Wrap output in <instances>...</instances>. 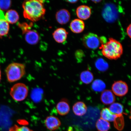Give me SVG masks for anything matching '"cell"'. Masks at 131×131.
I'll return each mask as SVG.
<instances>
[{
  "label": "cell",
  "mask_w": 131,
  "mask_h": 131,
  "mask_svg": "<svg viewBox=\"0 0 131 131\" xmlns=\"http://www.w3.org/2000/svg\"><path fill=\"white\" fill-rule=\"evenodd\" d=\"M101 99L104 104H112L115 101V98L112 91L109 90H106L103 91L101 94Z\"/></svg>",
  "instance_id": "obj_14"
},
{
  "label": "cell",
  "mask_w": 131,
  "mask_h": 131,
  "mask_svg": "<svg viewBox=\"0 0 131 131\" xmlns=\"http://www.w3.org/2000/svg\"><path fill=\"white\" fill-rule=\"evenodd\" d=\"M1 54H0V61H1Z\"/></svg>",
  "instance_id": "obj_34"
},
{
  "label": "cell",
  "mask_w": 131,
  "mask_h": 131,
  "mask_svg": "<svg viewBox=\"0 0 131 131\" xmlns=\"http://www.w3.org/2000/svg\"><path fill=\"white\" fill-rule=\"evenodd\" d=\"M68 34L65 29L60 28L54 31L53 36L56 41L58 43H62L66 40Z\"/></svg>",
  "instance_id": "obj_11"
},
{
  "label": "cell",
  "mask_w": 131,
  "mask_h": 131,
  "mask_svg": "<svg viewBox=\"0 0 131 131\" xmlns=\"http://www.w3.org/2000/svg\"><path fill=\"white\" fill-rule=\"evenodd\" d=\"M127 32L128 36L131 39V24L129 25L127 27Z\"/></svg>",
  "instance_id": "obj_29"
},
{
  "label": "cell",
  "mask_w": 131,
  "mask_h": 131,
  "mask_svg": "<svg viewBox=\"0 0 131 131\" xmlns=\"http://www.w3.org/2000/svg\"><path fill=\"white\" fill-rule=\"evenodd\" d=\"M9 131H33L29 129V128L25 126H18L15 125L11 127Z\"/></svg>",
  "instance_id": "obj_26"
},
{
  "label": "cell",
  "mask_w": 131,
  "mask_h": 131,
  "mask_svg": "<svg viewBox=\"0 0 131 131\" xmlns=\"http://www.w3.org/2000/svg\"><path fill=\"white\" fill-rule=\"evenodd\" d=\"M11 1H0V9L2 10H6L9 9L11 5Z\"/></svg>",
  "instance_id": "obj_25"
},
{
  "label": "cell",
  "mask_w": 131,
  "mask_h": 131,
  "mask_svg": "<svg viewBox=\"0 0 131 131\" xmlns=\"http://www.w3.org/2000/svg\"><path fill=\"white\" fill-rule=\"evenodd\" d=\"M112 89L114 94L119 96L125 95L128 91V86L127 83L122 81L115 82L112 85Z\"/></svg>",
  "instance_id": "obj_6"
},
{
  "label": "cell",
  "mask_w": 131,
  "mask_h": 131,
  "mask_svg": "<svg viewBox=\"0 0 131 131\" xmlns=\"http://www.w3.org/2000/svg\"><path fill=\"white\" fill-rule=\"evenodd\" d=\"M96 68L99 71H105L109 68V65L107 62L102 58L97 59L95 63Z\"/></svg>",
  "instance_id": "obj_21"
},
{
  "label": "cell",
  "mask_w": 131,
  "mask_h": 131,
  "mask_svg": "<svg viewBox=\"0 0 131 131\" xmlns=\"http://www.w3.org/2000/svg\"><path fill=\"white\" fill-rule=\"evenodd\" d=\"M56 18L59 24L61 25L66 24L70 20V13L66 9H60L57 12Z\"/></svg>",
  "instance_id": "obj_8"
},
{
  "label": "cell",
  "mask_w": 131,
  "mask_h": 131,
  "mask_svg": "<svg viewBox=\"0 0 131 131\" xmlns=\"http://www.w3.org/2000/svg\"><path fill=\"white\" fill-rule=\"evenodd\" d=\"M109 109L111 112L115 114H122L123 111V106L122 104L118 103H113Z\"/></svg>",
  "instance_id": "obj_22"
},
{
  "label": "cell",
  "mask_w": 131,
  "mask_h": 131,
  "mask_svg": "<svg viewBox=\"0 0 131 131\" xmlns=\"http://www.w3.org/2000/svg\"><path fill=\"white\" fill-rule=\"evenodd\" d=\"M82 41L85 47L91 49H97L101 44L100 38L98 36L91 32L88 33L83 36Z\"/></svg>",
  "instance_id": "obj_5"
},
{
  "label": "cell",
  "mask_w": 131,
  "mask_h": 131,
  "mask_svg": "<svg viewBox=\"0 0 131 131\" xmlns=\"http://www.w3.org/2000/svg\"><path fill=\"white\" fill-rule=\"evenodd\" d=\"M46 127L49 130H55L58 129L61 125V123L58 117L53 116L47 117L45 121Z\"/></svg>",
  "instance_id": "obj_7"
},
{
  "label": "cell",
  "mask_w": 131,
  "mask_h": 131,
  "mask_svg": "<svg viewBox=\"0 0 131 131\" xmlns=\"http://www.w3.org/2000/svg\"><path fill=\"white\" fill-rule=\"evenodd\" d=\"M70 27L72 32L75 34H79L84 30L85 24L81 19H75L70 23Z\"/></svg>",
  "instance_id": "obj_13"
},
{
  "label": "cell",
  "mask_w": 131,
  "mask_h": 131,
  "mask_svg": "<svg viewBox=\"0 0 131 131\" xmlns=\"http://www.w3.org/2000/svg\"><path fill=\"white\" fill-rule=\"evenodd\" d=\"M100 49L102 50V54L110 60H117L122 55L123 50L122 46L118 41L110 38L109 41L101 44Z\"/></svg>",
  "instance_id": "obj_2"
},
{
  "label": "cell",
  "mask_w": 131,
  "mask_h": 131,
  "mask_svg": "<svg viewBox=\"0 0 131 131\" xmlns=\"http://www.w3.org/2000/svg\"><path fill=\"white\" fill-rule=\"evenodd\" d=\"M6 21L8 23L14 24L19 20V16L16 11L14 10H10L6 13L5 15Z\"/></svg>",
  "instance_id": "obj_16"
},
{
  "label": "cell",
  "mask_w": 131,
  "mask_h": 131,
  "mask_svg": "<svg viewBox=\"0 0 131 131\" xmlns=\"http://www.w3.org/2000/svg\"><path fill=\"white\" fill-rule=\"evenodd\" d=\"M6 20L4 13L2 10L0 9V23Z\"/></svg>",
  "instance_id": "obj_28"
},
{
  "label": "cell",
  "mask_w": 131,
  "mask_h": 131,
  "mask_svg": "<svg viewBox=\"0 0 131 131\" xmlns=\"http://www.w3.org/2000/svg\"><path fill=\"white\" fill-rule=\"evenodd\" d=\"M101 118L107 122H114L118 115L113 113L107 108L102 109L101 113Z\"/></svg>",
  "instance_id": "obj_17"
},
{
  "label": "cell",
  "mask_w": 131,
  "mask_h": 131,
  "mask_svg": "<svg viewBox=\"0 0 131 131\" xmlns=\"http://www.w3.org/2000/svg\"><path fill=\"white\" fill-rule=\"evenodd\" d=\"M1 69H0V82L1 81Z\"/></svg>",
  "instance_id": "obj_32"
},
{
  "label": "cell",
  "mask_w": 131,
  "mask_h": 131,
  "mask_svg": "<svg viewBox=\"0 0 131 131\" xmlns=\"http://www.w3.org/2000/svg\"><path fill=\"white\" fill-rule=\"evenodd\" d=\"M96 127L99 131H108L110 128V124L109 122L101 118L96 122Z\"/></svg>",
  "instance_id": "obj_19"
},
{
  "label": "cell",
  "mask_w": 131,
  "mask_h": 131,
  "mask_svg": "<svg viewBox=\"0 0 131 131\" xmlns=\"http://www.w3.org/2000/svg\"><path fill=\"white\" fill-rule=\"evenodd\" d=\"M78 1H66L67 2L69 3H71V4H74L78 2Z\"/></svg>",
  "instance_id": "obj_30"
},
{
  "label": "cell",
  "mask_w": 131,
  "mask_h": 131,
  "mask_svg": "<svg viewBox=\"0 0 131 131\" xmlns=\"http://www.w3.org/2000/svg\"><path fill=\"white\" fill-rule=\"evenodd\" d=\"M81 81L86 84H89L94 79V76L91 72L89 70L83 71L81 73L80 76Z\"/></svg>",
  "instance_id": "obj_18"
},
{
  "label": "cell",
  "mask_w": 131,
  "mask_h": 131,
  "mask_svg": "<svg viewBox=\"0 0 131 131\" xmlns=\"http://www.w3.org/2000/svg\"><path fill=\"white\" fill-rule=\"evenodd\" d=\"M130 118L131 119V110L130 111Z\"/></svg>",
  "instance_id": "obj_33"
},
{
  "label": "cell",
  "mask_w": 131,
  "mask_h": 131,
  "mask_svg": "<svg viewBox=\"0 0 131 131\" xmlns=\"http://www.w3.org/2000/svg\"><path fill=\"white\" fill-rule=\"evenodd\" d=\"M87 110V107L84 103L78 101L74 104L73 111L74 113L77 116H81L85 114Z\"/></svg>",
  "instance_id": "obj_15"
},
{
  "label": "cell",
  "mask_w": 131,
  "mask_h": 131,
  "mask_svg": "<svg viewBox=\"0 0 131 131\" xmlns=\"http://www.w3.org/2000/svg\"><path fill=\"white\" fill-rule=\"evenodd\" d=\"M24 34L25 39L27 43L32 45L38 43L40 37L38 32L36 30L30 29Z\"/></svg>",
  "instance_id": "obj_10"
},
{
  "label": "cell",
  "mask_w": 131,
  "mask_h": 131,
  "mask_svg": "<svg viewBox=\"0 0 131 131\" xmlns=\"http://www.w3.org/2000/svg\"><path fill=\"white\" fill-rule=\"evenodd\" d=\"M75 56L77 61L81 62L84 56V53L83 51L78 50L75 52Z\"/></svg>",
  "instance_id": "obj_27"
},
{
  "label": "cell",
  "mask_w": 131,
  "mask_h": 131,
  "mask_svg": "<svg viewBox=\"0 0 131 131\" xmlns=\"http://www.w3.org/2000/svg\"><path fill=\"white\" fill-rule=\"evenodd\" d=\"M5 72L8 81L14 82L21 79L25 74V66L20 63H11L6 68Z\"/></svg>",
  "instance_id": "obj_3"
},
{
  "label": "cell",
  "mask_w": 131,
  "mask_h": 131,
  "mask_svg": "<svg viewBox=\"0 0 131 131\" xmlns=\"http://www.w3.org/2000/svg\"><path fill=\"white\" fill-rule=\"evenodd\" d=\"M56 110L58 114L61 116L66 115L69 112L70 108L68 100L63 99L58 103Z\"/></svg>",
  "instance_id": "obj_12"
},
{
  "label": "cell",
  "mask_w": 131,
  "mask_h": 131,
  "mask_svg": "<svg viewBox=\"0 0 131 131\" xmlns=\"http://www.w3.org/2000/svg\"><path fill=\"white\" fill-rule=\"evenodd\" d=\"M22 7L24 17L33 22L40 20L45 14L46 10L43 1H25L23 3Z\"/></svg>",
  "instance_id": "obj_1"
},
{
  "label": "cell",
  "mask_w": 131,
  "mask_h": 131,
  "mask_svg": "<svg viewBox=\"0 0 131 131\" xmlns=\"http://www.w3.org/2000/svg\"><path fill=\"white\" fill-rule=\"evenodd\" d=\"M114 126L118 130H121L124 128V121L122 114L118 115L114 122Z\"/></svg>",
  "instance_id": "obj_23"
},
{
  "label": "cell",
  "mask_w": 131,
  "mask_h": 131,
  "mask_svg": "<svg viewBox=\"0 0 131 131\" xmlns=\"http://www.w3.org/2000/svg\"><path fill=\"white\" fill-rule=\"evenodd\" d=\"M28 89L25 84L18 83L14 84L11 88L10 94L13 99L17 101L24 100L27 97Z\"/></svg>",
  "instance_id": "obj_4"
},
{
  "label": "cell",
  "mask_w": 131,
  "mask_h": 131,
  "mask_svg": "<svg viewBox=\"0 0 131 131\" xmlns=\"http://www.w3.org/2000/svg\"><path fill=\"white\" fill-rule=\"evenodd\" d=\"M76 12L79 18L82 20L89 19L91 14V8L85 5L79 6L77 9Z\"/></svg>",
  "instance_id": "obj_9"
},
{
  "label": "cell",
  "mask_w": 131,
  "mask_h": 131,
  "mask_svg": "<svg viewBox=\"0 0 131 131\" xmlns=\"http://www.w3.org/2000/svg\"><path fill=\"white\" fill-rule=\"evenodd\" d=\"M32 26V23H31L29 24L24 23L22 24H19V27L22 30L23 34H25L26 32L30 30Z\"/></svg>",
  "instance_id": "obj_24"
},
{
  "label": "cell",
  "mask_w": 131,
  "mask_h": 131,
  "mask_svg": "<svg viewBox=\"0 0 131 131\" xmlns=\"http://www.w3.org/2000/svg\"><path fill=\"white\" fill-rule=\"evenodd\" d=\"M106 88L105 83L102 80L97 79L93 82L92 85V88L94 91L97 92H101L104 91Z\"/></svg>",
  "instance_id": "obj_20"
},
{
  "label": "cell",
  "mask_w": 131,
  "mask_h": 131,
  "mask_svg": "<svg viewBox=\"0 0 131 131\" xmlns=\"http://www.w3.org/2000/svg\"><path fill=\"white\" fill-rule=\"evenodd\" d=\"M93 2H94V3H99L101 1H92Z\"/></svg>",
  "instance_id": "obj_31"
}]
</instances>
